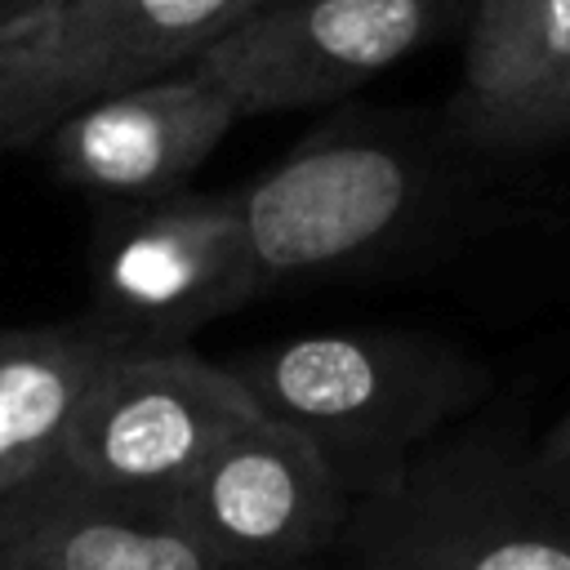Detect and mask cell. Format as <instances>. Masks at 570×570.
Here are the masks:
<instances>
[{"instance_id":"obj_1","label":"cell","mask_w":570,"mask_h":570,"mask_svg":"<svg viewBox=\"0 0 570 570\" xmlns=\"http://www.w3.org/2000/svg\"><path fill=\"white\" fill-rule=\"evenodd\" d=\"M338 552L347 570H570V463L521 414H468L352 503Z\"/></svg>"},{"instance_id":"obj_2","label":"cell","mask_w":570,"mask_h":570,"mask_svg":"<svg viewBox=\"0 0 570 570\" xmlns=\"http://www.w3.org/2000/svg\"><path fill=\"white\" fill-rule=\"evenodd\" d=\"M254 410L303 432L352 499L490 401V370L423 330H325L223 361Z\"/></svg>"},{"instance_id":"obj_3","label":"cell","mask_w":570,"mask_h":570,"mask_svg":"<svg viewBox=\"0 0 570 570\" xmlns=\"http://www.w3.org/2000/svg\"><path fill=\"white\" fill-rule=\"evenodd\" d=\"M258 272L236 191H165L107 200L89 240V321L125 352L187 347L196 330L240 312Z\"/></svg>"},{"instance_id":"obj_4","label":"cell","mask_w":570,"mask_h":570,"mask_svg":"<svg viewBox=\"0 0 570 570\" xmlns=\"http://www.w3.org/2000/svg\"><path fill=\"white\" fill-rule=\"evenodd\" d=\"M236 196L258 294H281L387 254L428 200V169L387 134L325 129Z\"/></svg>"},{"instance_id":"obj_5","label":"cell","mask_w":570,"mask_h":570,"mask_svg":"<svg viewBox=\"0 0 570 570\" xmlns=\"http://www.w3.org/2000/svg\"><path fill=\"white\" fill-rule=\"evenodd\" d=\"M254 414L223 361L191 347L120 352L89 387L62 463L94 485L178 503L200 463Z\"/></svg>"},{"instance_id":"obj_6","label":"cell","mask_w":570,"mask_h":570,"mask_svg":"<svg viewBox=\"0 0 570 570\" xmlns=\"http://www.w3.org/2000/svg\"><path fill=\"white\" fill-rule=\"evenodd\" d=\"M459 9L463 0H285L232 22L191 67L223 85L240 120L325 107L410 58Z\"/></svg>"},{"instance_id":"obj_7","label":"cell","mask_w":570,"mask_h":570,"mask_svg":"<svg viewBox=\"0 0 570 570\" xmlns=\"http://www.w3.org/2000/svg\"><path fill=\"white\" fill-rule=\"evenodd\" d=\"M352 503L303 432L254 414L200 463L178 512L236 570H303L338 548Z\"/></svg>"},{"instance_id":"obj_8","label":"cell","mask_w":570,"mask_h":570,"mask_svg":"<svg viewBox=\"0 0 570 570\" xmlns=\"http://www.w3.org/2000/svg\"><path fill=\"white\" fill-rule=\"evenodd\" d=\"M236 120L223 85L187 62L71 107L45 142L62 183L98 200H151L187 187Z\"/></svg>"},{"instance_id":"obj_9","label":"cell","mask_w":570,"mask_h":570,"mask_svg":"<svg viewBox=\"0 0 570 570\" xmlns=\"http://www.w3.org/2000/svg\"><path fill=\"white\" fill-rule=\"evenodd\" d=\"M0 548L40 570H236L178 503L94 485L62 459L0 494Z\"/></svg>"},{"instance_id":"obj_10","label":"cell","mask_w":570,"mask_h":570,"mask_svg":"<svg viewBox=\"0 0 570 570\" xmlns=\"http://www.w3.org/2000/svg\"><path fill=\"white\" fill-rule=\"evenodd\" d=\"M245 0H62L53 4V45L45 62V102L53 125L102 94L169 76L196 62Z\"/></svg>"},{"instance_id":"obj_11","label":"cell","mask_w":570,"mask_h":570,"mask_svg":"<svg viewBox=\"0 0 570 570\" xmlns=\"http://www.w3.org/2000/svg\"><path fill=\"white\" fill-rule=\"evenodd\" d=\"M570 67V0H476L450 134L481 151H517L525 120Z\"/></svg>"},{"instance_id":"obj_12","label":"cell","mask_w":570,"mask_h":570,"mask_svg":"<svg viewBox=\"0 0 570 570\" xmlns=\"http://www.w3.org/2000/svg\"><path fill=\"white\" fill-rule=\"evenodd\" d=\"M120 352L89 316L45 330H0V494L62 459L89 387Z\"/></svg>"},{"instance_id":"obj_13","label":"cell","mask_w":570,"mask_h":570,"mask_svg":"<svg viewBox=\"0 0 570 570\" xmlns=\"http://www.w3.org/2000/svg\"><path fill=\"white\" fill-rule=\"evenodd\" d=\"M53 45V4L0 18V151L27 147L53 129L45 102V62Z\"/></svg>"},{"instance_id":"obj_14","label":"cell","mask_w":570,"mask_h":570,"mask_svg":"<svg viewBox=\"0 0 570 570\" xmlns=\"http://www.w3.org/2000/svg\"><path fill=\"white\" fill-rule=\"evenodd\" d=\"M561 138H570V67H566V76L548 89V98L534 107V116L525 120L517 151H525V147H548V142H561Z\"/></svg>"},{"instance_id":"obj_15","label":"cell","mask_w":570,"mask_h":570,"mask_svg":"<svg viewBox=\"0 0 570 570\" xmlns=\"http://www.w3.org/2000/svg\"><path fill=\"white\" fill-rule=\"evenodd\" d=\"M534 445L548 454V459H557V463H570V410L552 423V428H543L539 436H534Z\"/></svg>"},{"instance_id":"obj_16","label":"cell","mask_w":570,"mask_h":570,"mask_svg":"<svg viewBox=\"0 0 570 570\" xmlns=\"http://www.w3.org/2000/svg\"><path fill=\"white\" fill-rule=\"evenodd\" d=\"M0 570H40V566H31V561H22V557H13V552L0 548Z\"/></svg>"},{"instance_id":"obj_17","label":"cell","mask_w":570,"mask_h":570,"mask_svg":"<svg viewBox=\"0 0 570 570\" xmlns=\"http://www.w3.org/2000/svg\"><path fill=\"white\" fill-rule=\"evenodd\" d=\"M267 4H285V0H245V13H254V9H267Z\"/></svg>"},{"instance_id":"obj_18","label":"cell","mask_w":570,"mask_h":570,"mask_svg":"<svg viewBox=\"0 0 570 570\" xmlns=\"http://www.w3.org/2000/svg\"><path fill=\"white\" fill-rule=\"evenodd\" d=\"M40 4H62V0H40Z\"/></svg>"}]
</instances>
